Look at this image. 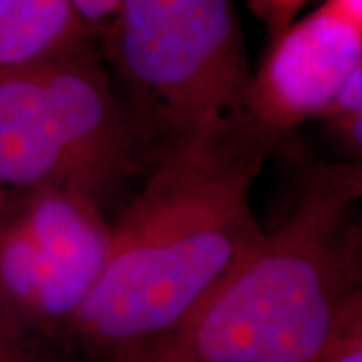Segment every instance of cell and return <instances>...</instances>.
Segmentation results:
<instances>
[{"label":"cell","instance_id":"7c38bea8","mask_svg":"<svg viewBox=\"0 0 362 362\" xmlns=\"http://www.w3.org/2000/svg\"><path fill=\"white\" fill-rule=\"evenodd\" d=\"M75 13L89 26L107 25L119 11L123 0H69Z\"/></svg>","mask_w":362,"mask_h":362},{"label":"cell","instance_id":"ba28073f","mask_svg":"<svg viewBox=\"0 0 362 362\" xmlns=\"http://www.w3.org/2000/svg\"><path fill=\"white\" fill-rule=\"evenodd\" d=\"M33 330L0 288V362H47Z\"/></svg>","mask_w":362,"mask_h":362},{"label":"cell","instance_id":"277c9868","mask_svg":"<svg viewBox=\"0 0 362 362\" xmlns=\"http://www.w3.org/2000/svg\"><path fill=\"white\" fill-rule=\"evenodd\" d=\"M105 54L141 123L168 139L250 113V69L232 0H123Z\"/></svg>","mask_w":362,"mask_h":362},{"label":"cell","instance_id":"5b68a950","mask_svg":"<svg viewBox=\"0 0 362 362\" xmlns=\"http://www.w3.org/2000/svg\"><path fill=\"white\" fill-rule=\"evenodd\" d=\"M103 207L71 192L4 194L0 288L35 330L75 320L111 252Z\"/></svg>","mask_w":362,"mask_h":362},{"label":"cell","instance_id":"8fae6325","mask_svg":"<svg viewBox=\"0 0 362 362\" xmlns=\"http://www.w3.org/2000/svg\"><path fill=\"white\" fill-rule=\"evenodd\" d=\"M254 14L270 28L274 37L294 23V16L308 0H247Z\"/></svg>","mask_w":362,"mask_h":362},{"label":"cell","instance_id":"5bb4252c","mask_svg":"<svg viewBox=\"0 0 362 362\" xmlns=\"http://www.w3.org/2000/svg\"><path fill=\"white\" fill-rule=\"evenodd\" d=\"M334 2L362 26V0H334Z\"/></svg>","mask_w":362,"mask_h":362},{"label":"cell","instance_id":"9c48e42d","mask_svg":"<svg viewBox=\"0 0 362 362\" xmlns=\"http://www.w3.org/2000/svg\"><path fill=\"white\" fill-rule=\"evenodd\" d=\"M324 121L362 161V66L350 78L332 109L324 115Z\"/></svg>","mask_w":362,"mask_h":362},{"label":"cell","instance_id":"6da1fadb","mask_svg":"<svg viewBox=\"0 0 362 362\" xmlns=\"http://www.w3.org/2000/svg\"><path fill=\"white\" fill-rule=\"evenodd\" d=\"M280 141L252 113L168 139L113 223L105 270L71 328L113 352L180 322L256 250L252 189Z\"/></svg>","mask_w":362,"mask_h":362},{"label":"cell","instance_id":"7a4b0ae2","mask_svg":"<svg viewBox=\"0 0 362 362\" xmlns=\"http://www.w3.org/2000/svg\"><path fill=\"white\" fill-rule=\"evenodd\" d=\"M362 161L322 163L292 211L169 330L111 362H318L358 288Z\"/></svg>","mask_w":362,"mask_h":362},{"label":"cell","instance_id":"52a82bcc","mask_svg":"<svg viewBox=\"0 0 362 362\" xmlns=\"http://www.w3.org/2000/svg\"><path fill=\"white\" fill-rule=\"evenodd\" d=\"M87 37L69 0H0V75Z\"/></svg>","mask_w":362,"mask_h":362},{"label":"cell","instance_id":"3957f363","mask_svg":"<svg viewBox=\"0 0 362 362\" xmlns=\"http://www.w3.org/2000/svg\"><path fill=\"white\" fill-rule=\"evenodd\" d=\"M139 119L89 37L0 75V189L71 192L105 207L135 171Z\"/></svg>","mask_w":362,"mask_h":362},{"label":"cell","instance_id":"8992f818","mask_svg":"<svg viewBox=\"0 0 362 362\" xmlns=\"http://www.w3.org/2000/svg\"><path fill=\"white\" fill-rule=\"evenodd\" d=\"M362 66V26L334 0L280 33L252 78L250 113L282 139L324 119Z\"/></svg>","mask_w":362,"mask_h":362},{"label":"cell","instance_id":"9a60e30c","mask_svg":"<svg viewBox=\"0 0 362 362\" xmlns=\"http://www.w3.org/2000/svg\"><path fill=\"white\" fill-rule=\"evenodd\" d=\"M4 194H6V192H2V189H0V202H2V197H4Z\"/></svg>","mask_w":362,"mask_h":362},{"label":"cell","instance_id":"4fadbf2b","mask_svg":"<svg viewBox=\"0 0 362 362\" xmlns=\"http://www.w3.org/2000/svg\"><path fill=\"white\" fill-rule=\"evenodd\" d=\"M354 264L358 274V284L362 288V226L354 228Z\"/></svg>","mask_w":362,"mask_h":362},{"label":"cell","instance_id":"30bf717a","mask_svg":"<svg viewBox=\"0 0 362 362\" xmlns=\"http://www.w3.org/2000/svg\"><path fill=\"white\" fill-rule=\"evenodd\" d=\"M318 362H362V288L358 286L344 308L332 344Z\"/></svg>","mask_w":362,"mask_h":362}]
</instances>
